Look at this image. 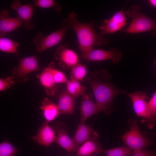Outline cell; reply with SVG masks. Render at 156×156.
<instances>
[{
    "label": "cell",
    "mask_w": 156,
    "mask_h": 156,
    "mask_svg": "<svg viewBox=\"0 0 156 156\" xmlns=\"http://www.w3.org/2000/svg\"><path fill=\"white\" fill-rule=\"evenodd\" d=\"M112 75L105 68L88 74L84 79L90 85L94 94L100 112L109 115L114 110L115 98L120 94H126L127 92L113 85L110 81Z\"/></svg>",
    "instance_id": "1"
},
{
    "label": "cell",
    "mask_w": 156,
    "mask_h": 156,
    "mask_svg": "<svg viewBox=\"0 0 156 156\" xmlns=\"http://www.w3.org/2000/svg\"><path fill=\"white\" fill-rule=\"evenodd\" d=\"M77 16L76 13L72 12L63 20V23L75 31L78 41L79 49L82 53L91 51L94 45L99 46L109 42V39L96 33L94 29L95 21L82 22L77 20Z\"/></svg>",
    "instance_id": "2"
},
{
    "label": "cell",
    "mask_w": 156,
    "mask_h": 156,
    "mask_svg": "<svg viewBox=\"0 0 156 156\" xmlns=\"http://www.w3.org/2000/svg\"><path fill=\"white\" fill-rule=\"evenodd\" d=\"M141 8L139 5H132L126 11L127 16L131 18L132 21L124 31L130 34L152 31L153 35H155V20L142 13L140 12Z\"/></svg>",
    "instance_id": "3"
},
{
    "label": "cell",
    "mask_w": 156,
    "mask_h": 156,
    "mask_svg": "<svg viewBox=\"0 0 156 156\" xmlns=\"http://www.w3.org/2000/svg\"><path fill=\"white\" fill-rule=\"evenodd\" d=\"M127 96L131 99L133 107L137 116L143 118L142 122L148 127L153 129L156 124V119L149 114L146 99L148 98L145 92L136 91L127 94Z\"/></svg>",
    "instance_id": "4"
},
{
    "label": "cell",
    "mask_w": 156,
    "mask_h": 156,
    "mask_svg": "<svg viewBox=\"0 0 156 156\" xmlns=\"http://www.w3.org/2000/svg\"><path fill=\"white\" fill-rule=\"evenodd\" d=\"M130 130L122 137V140L127 147L132 150L145 149L151 144L150 140L141 133L137 121L130 119L128 122Z\"/></svg>",
    "instance_id": "5"
},
{
    "label": "cell",
    "mask_w": 156,
    "mask_h": 156,
    "mask_svg": "<svg viewBox=\"0 0 156 156\" xmlns=\"http://www.w3.org/2000/svg\"><path fill=\"white\" fill-rule=\"evenodd\" d=\"M41 70L36 56H28L19 60L18 66L12 69L11 77L15 82H25L29 74Z\"/></svg>",
    "instance_id": "6"
},
{
    "label": "cell",
    "mask_w": 156,
    "mask_h": 156,
    "mask_svg": "<svg viewBox=\"0 0 156 156\" xmlns=\"http://www.w3.org/2000/svg\"><path fill=\"white\" fill-rule=\"evenodd\" d=\"M70 27L63 23L58 30L47 36L38 33L33 38V42L39 52H43L47 49L59 44Z\"/></svg>",
    "instance_id": "7"
},
{
    "label": "cell",
    "mask_w": 156,
    "mask_h": 156,
    "mask_svg": "<svg viewBox=\"0 0 156 156\" xmlns=\"http://www.w3.org/2000/svg\"><path fill=\"white\" fill-rule=\"evenodd\" d=\"M81 56L88 62L111 60L113 64H116L121 60L122 53L120 50L116 47L112 48L110 51L93 49L88 53H82Z\"/></svg>",
    "instance_id": "8"
},
{
    "label": "cell",
    "mask_w": 156,
    "mask_h": 156,
    "mask_svg": "<svg viewBox=\"0 0 156 156\" xmlns=\"http://www.w3.org/2000/svg\"><path fill=\"white\" fill-rule=\"evenodd\" d=\"M54 55L59 66L64 69H71L78 63L77 54L68 48L66 44L59 45L55 51Z\"/></svg>",
    "instance_id": "9"
},
{
    "label": "cell",
    "mask_w": 156,
    "mask_h": 156,
    "mask_svg": "<svg viewBox=\"0 0 156 156\" xmlns=\"http://www.w3.org/2000/svg\"><path fill=\"white\" fill-rule=\"evenodd\" d=\"M115 14L109 20H105L99 26L100 35L104 36L112 34L122 28L127 24L124 7Z\"/></svg>",
    "instance_id": "10"
},
{
    "label": "cell",
    "mask_w": 156,
    "mask_h": 156,
    "mask_svg": "<svg viewBox=\"0 0 156 156\" xmlns=\"http://www.w3.org/2000/svg\"><path fill=\"white\" fill-rule=\"evenodd\" d=\"M11 7L16 12L17 17L21 21L25 29L29 30L34 28L32 21L34 8L31 4H21L20 1L15 0L12 3Z\"/></svg>",
    "instance_id": "11"
},
{
    "label": "cell",
    "mask_w": 156,
    "mask_h": 156,
    "mask_svg": "<svg viewBox=\"0 0 156 156\" xmlns=\"http://www.w3.org/2000/svg\"><path fill=\"white\" fill-rule=\"evenodd\" d=\"M99 138L98 132L94 131L90 137L79 147L76 156H90L92 154L96 156L103 153L104 150L99 142Z\"/></svg>",
    "instance_id": "12"
},
{
    "label": "cell",
    "mask_w": 156,
    "mask_h": 156,
    "mask_svg": "<svg viewBox=\"0 0 156 156\" xmlns=\"http://www.w3.org/2000/svg\"><path fill=\"white\" fill-rule=\"evenodd\" d=\"M53 128L57 134L55 140L56 143L68 153L77 151V148L73 143L72 138L68 135L64 123L60 121L56 122Z\"/></svg>",
    "instance_id": "13"
},
{
    "label": "cell",
    "mask_w": 156,
    "mask_h": 156,
    "mask_svg": "<svg viewBox=\"0 0 156 156\" xmlns=\"http://www.w3.org/2000/svg\"><path fill=\"white\" fill-rule=\"evenodd\" d=\"M56 133L53 128L45 121L39 129L36 135L31 139L39 145L47 148L55 140Z\"/></svg>",
    "instance_id": "14"
},
{
    "label": "cell",
    "mask_w": 156,
    "mask_h": 156,
    "mask_svg": "<svg viewBox=\"0 0 156 156\" xmlns=\"http://www.w3.org/2000/svg\"><path fill=\"white\" fill-rule=\"evenodd\" d=\"M81 105V122H85L90 117L100 112L93 100L91 93H85L82 96Z\"/></svg>",
    "instance_id": "15"
},
{
    "label": "cell",
    "mask_w": 156,
    "mask_h": 156,
    "mask_svg": "<svg viewBox=\"0 0 156 156\" xmlns=\"http://www.w3.org/2000/svg\"><path fill=\"white\" fill-rule=\"evenodd\" d=\"M36 77L39 79L47 96H53L58 92V86L54 81L49 65L40 74H37Z\"/></svg>",
    "instance_id": "16"
},
{
    "label": "cell",
    "mask_w": 156,
    "mask_h": 156,
    "mask_svg": "<svg viewBox=\"0 0 156 156\" xmlns=\"http://www.w3.org/2000/svg\"><path fill=\"white\" fill-rule=\"evenodd\" d=\"M40 108L42 111L46 121L48 123L53 120L61 115L58 105L47 97L45 98L42 101Z\"/></svg>",
    "instance_id": "17"
},
{
    "label": "cell",
    "mask_w": 156,
    "mask_h": 156,
    "mask_svg": "<svg viewBox=\"0 0 156 156\" xmlns=\"http://www.w3.org/2000/svg\"><path fill=\"white\" fill-rule=\"evenodd\" d=\"M58 104L61 114H73L75 100L66 90L61 92L58 97Z\"/></svg>",
    "instance_id": "18"
},
{
    "label": "cell",
    "mask_w": 156,
    "mask_h": 156,
    "mask_svg": "<svg viewBox=\"0 0 156 156\" xmlns=\"http://www.w3.org/2000/svg\"><path fill=\"white\" fill-rule=\"evenodd\" d=\"M94 130L85 122H80L79 124L74 137L72 138L76 147L78 148L91 136Z\"/></svg>",
    "instance_id": "19"
},
{
    "label": "cell",
    "mask_w": 156,
    "mask_h": 156,
    "mask_svg": "<svg viewBox=\"0 0 156 156\" xmlns=\"http://www.w3.org/2000/svg\"><path fill=\"white\" fill-rule=\"evenodd\" d=\"M22 25L21 21L17 17L8 16L0 18V37H4L7 34Z\"/></svg>",
    "instance_id": "20"
},
{
    "label": "cell",
    "mask_w": 156,
    "mask_h": 156,
    "mask_svg": "<svg viewBox=\"0 0 156 156\" xmlns=\"http://www.w3.org/2000/svg\"><path fill=\"white\" fill-rule=\"evenodd\" d=\"M66 83V91L75 100L80 95L85 93L86 87L82 85L80 81L74 80H68Z\"/></svg>",
    "instance_id": "21"
},
{
    "label": "cell",
    "mask_w": 156,
    "mask_h": 156,
    "mask_svg": "<svg viewBox=\"0 0 156 156\" xmlns=\"http://www.w3.org/2000/svg\"><path fill=\"white\" fill-rule=\"evenodd\" d=\"M19 44L14 41L8 38L0 37V51L4 52L18 54L17 48Z\"/></svg>",
    "instance_id": "22"
},
{
    "label": "cell",
    "mask_w": 156,
    "mask_h": 156,
    "mask_svg": "<svg viewBox=\"0 0 156 156\" xmlns=\"http://www.w3.org/2000/svg\"><path fill=\"white\" fill-rule=\"evenodd\" d=\"M86 65H82L78 63L71 69V75L70 79L74 80L79 81H82L85 79L87 73Z\"/></svg>",
    "instance_id": "23"
},
{
    "label": "cell",
    "mask_w": 156,
    "mask_h": 156,
    "mask_svg": "<svg viewBox=\"0 0 156 156\" xmlns=\"http://www.w3.org/2000/svg\"><path fill=\"white\" fill-rule=\"evenodd\" d=\"M106 156H128L132 155V150L127 147H119L104 150Z\"/></svg>",
    "instance_id": "24"
},
{
    "label": "cell",
    "mask_w": 156,
    "mask_h": 156,
    "mask_svg": "<svg viewBox=\"0 0 156 156\" xmlns=\"http://www.w3.org/2000/svg\"><path fill=\"white\" fill-rule=\"evenodd\" d=\"M34 5L36 7L43 8H53L57 12H60L62 8L60 5L53 0H35L33 1Z\"/></svg>",
    "instance_id": "25"
},
{
    "label": "cell",
    "mask_w": 156,
    "mask_h": 156,
    "mask_svg": "<svg viewBox=\"0 0 156 156\" xmlns=\"http://www.w3.org/2000/svg\"><path fill=\"white\" fill-rule=\"evenodd\" d=\"M18 152L16 147L7 141L0 143V156H14Z\"/></svg>",
    "instance_id": "26"
},
{
    "label": "cell",
    "mask_w": 156,
    "mask_h": 156,
    "mask_svg": "<svg viewBox=\"0 0 156 156\" xmlns=\"http://www.w3.org/2000/svg\"><path fill=\"white\" fill-rule=\"evenodd\" d=\"M55 63L54 62H51L48 65L50 68L51 73L55 82L57 84L66 83L68 80L65 75L62 72L57 70L55 68Z\"/></svg>",
    "instance_id": "27"
},
{
    "label": "cell",
    "mask_w": 156,
    "mask_h": 156,
    "mask_svg": "<svg viewBox=\"0 0 156 156\" xmlns=\"http://www.w3.org/2000/svg\"><path fill=\"white\" fill-rule=\"evenodd\" d=\"M148 111L150 115L155 118L156 116V92H155L147 103Z\"/></svg>",
    "instance_id": "28"
},
{
    "label": "cell",
    "mask_w": 156,
    "mask_h": 156,
    "mask_svg": "<svg viewBox=\"0 0 156 156\" xmlns=\"http://www.w3.org/2000/svg\"><path fill=\"white\" fill-rule=\"evenodd\" d=\"M15 82L12 79L11 77L8 76L5 78L0 79V91H5L9 88L14 84Z\"/></svg>",
    "instance_id": "29"
},
{
    "label": "cell",
    "mask_w": 156,
    "mask_h": 156,
    "mask_svg": "<svg viewBox=\"0 0 156 156\" xmlns=\"http://www.w3.org/2000/svg\"><path fill=\"white\" fill-rule=\"evenodd\" d=\"M132 156H156L155 151L149 150L145 149L132 150Z\"/></svg>",
    "instance_id": "30"
},
{
    "label": "cell",
    "mask_w": 156,
    "mask_h": 156,
    "mask_svg": "<svg viewBox=\"0 0 156 156\" xmlns=\"http://www.w3.org/2000/svg\"><path fill=\"white\" fill-rule=\"evenodd\" d=\"M8 11L6 9H4L0 12V18L3 17L8 16Z\"/></svg>",
    "instance_id": "31"
},
{
    "label": "cell",
    "mask_w": 156,
    "mask_h": 156,
    "mask_svg": "<svg viewBox=\"0 0 156 156\" xmlns=\"http://www.w3.org/2000/svg\"><path fill=\"white\" fill-rule=\"evenodd\" d=\"M150 3L154 7L156 6V1L155 0H150L149 1Z\"/></svg>",
    "instance_id": "32"
},
{
    "label": "cell",
    "mask_w": 156,
    "mask_h": 156,
    "mask_svg": "<svg viewBox=\"0 0 156 156\" xmlns=\"http://www.w3.org/2000/svg\"></svg>",
    "instance_id": "33"
}]
</instances>
